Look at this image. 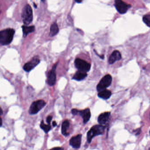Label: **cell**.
<instances>
[{
    "label": "cell",
    "mask_w": 150,
    "mask_h": 150,
    "mask_svg": "<svg viewBox=\"0 0 150 150\" xmlns=\"http://www.w3.org/2000/svg\"><path fill=\"white\" fill-rule=\"evenodd\" d=\"M122 58L121 53L119 51L115 50L113 52L109 59V63L110 64H113L115 61L119 60Z\"/></svg>",
    "instance_id": "cell-11"
},
{
    "label": "cell",
    "mask_w": 150,
    "mask_h": 150,
    "mask_svg": "<svg viewBox=\"0 0 150 150\" xmlns=\"http://www.w3.org/2000/svg\"><path fill=\"white\" fill-rule=\"evenodd\" d=\"M81 138L82 135L79 134L77 136L73 137L71 138L69 141V144L70 145L75 149H78L80 147L81 143Z\"/></svg>",
    "instance_id": "cell-10"
},
{
    "label": "cell",
    "mask_w": 150,
    "mask_h": 150,
    "mask_svg": "<svg viewBox=\"0 0 150 150\" xmlns=\"http://www.w3.org/2000/svg\"><path fill=\"white\" fill-rule=\"evenodd\" d=\"M22 17L23 22L25 25H29L32 22L33 19L32 9L29 4H27L24 7L22 12Z\"/></svg>",
    "instance_id": "cell-3"
},
{
    "label": "cell",
    "mask_w": 150,
    "mask_h": 150,
    "mask_svg": "<svg viewBox=\"0 0 150 150\" xmlns=\"http://www.w3.org/2000/svg\"><path fill=\"white\" fill-rule=\"evenodd\" d=\"M23 28V35L24 37H26L27 36L28 34L31 33L33 32L35 30V27L34 26H22Z\"/></svg>",
    "instance_id": "cell-15"
},
{
    "label": "cell",
    "mask_w": 150,
    "mask_h": 150,
    "mask_svg": "<svg viewBox=\"0 0 150 150\" xmlns=\"http://www.w3.org/2000/svg\"><path fill=\"white\" fill-rule=\"evenodd\" d=\"M111 92L108 89H106L100 92L98 94V97L104 100H107L109 99L111 97Z\"/></svg>",
    "instance_id": "cell-14"
},
{
    "label": "cell",
    "mask_w": 150,
    "mask_h": 150,
    "mask_svg": "<svg viewBox=\"0 0 150 150\" xmlns=\"http://www.w3.org/2000/svg\"><path fill=\"white\" fill-rule=\"evenodd\" d=\"M78 114L82 117L83 123H86L89 121L91 117V113L90 109L87 108L82 110H79Z\"/></svg>",
    "instance_id": "cell-12"
},
{
    "label": "cell",
    "mask_w": 150,
    "mask_h": 150,
    "mask_svg": "<svg viewBox=\"0 0 150 150\" xmlns=\"http://www.w3.org/2000/svg\"><path fill=\"white\" fill-rule=\"evenodd\" d=\"M143 22L150 27V15H146L143 18Z\"/></svg>",
    "instance_id": "cell-20"
},
{
    "label": "cell",
    "mask_w": 150,
    "mask_h": 150,
    "mask_svg": "<svg viewBox=\"0 0 150 150\" xmlns=\"http://www.w3.org/2000/svg\"><path fill=\"white\" fill-rule=\"evenodd\" d=\"M115 6L119 13L123 14L127 13L128 10L131 8V5L127 4L120 0H116L115 1Z\"/></svg>",
    "instance_id": "cell-7"
},
{
    "label": "cell",
    "mask_w": 150,
    "mask_h": 150,
    "mask_svg": "<svg viewBox=\"0 0 150 150\" xmlns=\"http://www.w3.org/2000/svg\"><path fill=\"white\" fill-rule=\"evenodd\" d=\"M1 13V9H0V14Z\"/></svg>",
    "instance_id": "cell-27"
},
{
    "label": "cell",
    "mask_w": 150,
    "mask_h": 150,
    "mask_svg": "<svg viewBox=\"0 0 150 150\" xmlns=\"http://www.w3.org/2000/svg\"><path fill=\"white\" fill-rule=\"evenodd\" d=\"M57 63L53 66L51 70H50L47 74V82L49 86H52L55 85L56 81V69L57 68Z\"/></svg>",
    "instance_id": "cell-8"
},
{
    "label": "cell",
    "mask_w": 150,
    "mask_h": 150,
    "mask_svg": "<svg viewBox=\"0 0 150 150\" xmlns=\"http://www.w3.org/2000/svg\"><path fill=\"white\" fill-rule=\"evenodd\" d=\"M75 65L79 71L87 73L91 69V65L84 60L77 58L75 60Z\"/></svg>",
    "instance_id": "cell-4"
},
{
    "label": "cell",
    "mask_w": 150,
    "mask_h": 150,
    "mask_svg": "<svg viewBox=\"0 0 150 150\" xmlns=\"http://www.w3.org/2000/svg\"><path fill=\"white\" fill-rule=\"evenodd\" d=\"M51 150H64V148L61 147H54L51 149Z\"/></svg>",
    "instance_id": "cell-23"
},
{
    "label": "cell",
    "mask_w": 150,
    "mask_h": 150,
    "mask_svg": "<svg viewBox=\"0 0 150 150\" xmlns=\"http://www.w3.org/2000/svg\"><path fill=\"white\" fill-rule=\"evenodd\" d=\"M79 110L77 109H73L72 110V113L73 115H77L78 114Z\"/></svg>",
    "instance_id": "cell-22"
},
{
    "label": "cell",
    "mask_w": 150,
    "mask_h": 150,
    "mask_svg": "<svg viewBox=\"0 0 150 150\" xmlns=\"http://www.w3.org/2000/svg\"><path fill=\"white\" fill-rule=\"evenodd\" d=\"M45 105L46 102L43 100H38L33 102L29 108V114L32 115L37 114Z\"/></svg>",
    "instance_id": "cell-5"
},
{
    "label": "cell",
    "mask_w": 150,
    "mask_h": 150,
    "mask_svg": "<svg viewBox=\"0 0 150 150\" xmlns=\"http://www.w3.org/2000/svg\"><path fill=\"white\" fill-rule=\"evenodd\" d=\"M40 60L37 57H35L24 65L23 69L27 72H29L40 63Z\"/></svg>",
    "instance_id": "cell-9"
},
{
    "label": "cell",
    "mask_w": 150,
    "mask_h": 150,
    "mask_svg": "<svg viewBox=\"0 0 150 150\" xmlns=\"http://www.w3.org/2000/svg\"><path fill=\"white\" fill-rule=\"evenodd\" d=\"M40 127L41 129L45 131L46 133H48L51 129V126L50 125H46L43 121H42L40 124Z\"/></svg>",
    "instance_id": "cell-19"
},
{
    "label": "cell",
    "mask_w": 150,
    "mask_h": 150,
    "mask_svg": "<svg viewBox=\"0 0 150 150\" xmlns=\"http://www.w3.org/2000/svg\"><path fill=\"white\" fill-rule=\"evenodd\" d=\"M15 31L13 29L8 28L0 31V45H9L11 43Z\"/></svg>",
    "instance_id": "cell-1"
},
{
    "label": "cell",
    "mask_w": 150,
    "mask_h": 150,
    "mask_svg": "<svg viewBox=\"0 0 150 150\" xmlns=\"http://www.w3.org/2000/svg\"></svg>",
    "instance_id": "cell-29"
},
{
    "label": "cell",
    "mask_w": 150,
    "mask_h": 150,
    "mask_svg": "<svg viewBox=\"0 0 150 150\" xmlns=\"http://www.w3.org/2000/svg\"><path fill=\"white\" fill-rule=\"evenodd\" d=\"M3 114V110H2V109L0 107V116H1Z\"/></svg>",
    "instance_id": "cell-26"
},
{
    "label": "cell",
    "mask_w": 150,
    "mask_h": 150,
    "mask_svg": "<svg viewBox=\"0 0 150 150\" xmlns=\"http://www.w3.org/2000/svg\"><path fill=\"white\" fill-rule=\"evenodd\" d=\"M59 31V27L57 25V23L55 22L53 23L50 27V33H49L50 36H55V35H56L58 33Z\"/></svg>",
    "instance_id": "cell-16"
},
{
    "label": "cell",
    "mask_w": 150,
    "mask_h": 150,
    "mask_svg": "<svg viewBox=\"0 0 150 150\" xmlns=\"http://www.w3.org/2000/svg\"><path fill=\"white\" fill-rule=\"evenodd\" d=\"M2 125V119L1 117H0V127H1Z\"/></svg>",
    "instance_id": "cell-25"
},
{
    "label": "cell",
    "mask_w": 150,
    "mask_h": 150,
    "mask_svg": "<svg viewBox=\"0 0 150 150\" xmlns=\"http://www.w3.org/2000/svg\"><path fill=\"white\" fill-rule=\"evenodd\" d=\"M52 117L51 116H47V118L46 121L47 122L48 125H50L51 123V120H52Z\"/></svg>",
    "instance_id": "cell-21"
},
{
    "label": "cell",
    "mask_w": 150,
    "mask_h": 150,
    "mask_svg": "<svg viewBox=\"0 0 150 150\" xmlns=\"http://www.w3.org/2000/svg\"><path fill=\"white\" fill-rule=\"evenodd\" d=\"M105 127L104 125H95L88 131L87 134V139L89 143H91L92 140L94 137L98 135H102L105 131Z\"/></svg>",
    "instance_id": "cell-2"
},
{
    "label": "cell",
    "mask_w": 150,
    "mask_h": 150,
    "mask_svg": "<svg viewBox=\"0 0 150 150\" xmlns=\"http://www.w3.org/2000/svg\"><path fill=\"white\" fill-rule=\"evenodd\" d=\"M148 150H150V147L149 148V149H148Z\"/></svg>",
    "instance_id": "cell-28"
},
{
    "label": "cell",
    "mask_w": 150,
    "mask_h": 150,
    "mask_svg": "<svg viewBox=\"0 0 150 150\" xmlns=\"http://www.w3.org/2000/svg\"><path fill=\"white\" fill-rule=\"evenodd\" d=\"M52 124H53V127H55L57 125V123H56V122L55 121H54V122H53Z\"/></svg>",
    "instance_id": "cell-24"
},
{
    "label": "cell",
    "mask_w": 150,
    "mask_h": 150,
    "mask_svg": "<svg viewBox=\"0 0 150 150\" xmlns=\"http://www.w3.org/2000/svg\"><path fill=\"white\" fill-rule=\"evenodd\" d=\"M111 113L109 112H106L101 114L98 117V123L101 125H103L106 123L109 119Z\"/></svg>",
    "instance_id": "cell-13"
},
{
    "label": "cell",
    "mask_w": 150,
    "mask_h": 150,
    "mask_svg": "<svg viewBox=\"0 0 150 150\" xmlns=\"http://www.w3.org/2000/svg\"><path fill=\"white\" fill-rule=\"evenodd\" d=\"M87 76V73L83 72L82 71L78 70L74 74L73 78L75 80L79 81L84 79Z\"/></svg>",
    "instance_id": "cell-18"
},
{
    "label": "cell",
    "mask_w": 150,
    "mask_h": 150,
    "mask_svg": "<svg viewBox=\"0 0 150 150\" xmlns=\"http://www.w3.org/2000/svg\"></svg>",
    "instance_id": "cell-30"
},
{
    "label": "cell",
    "mask_w": 150,
    "mask_h": 150,
    "mask_svg": "<svg viewBox=\"0 0 150 150\" xmlns=\"http://www.w3.org/2000/svg\"><path fill=\"white\" fill-rule=\"evenodd\" d=\"M70 123L68 120L64 121L61 126V133L64 136H67L69 135V133L67 132V129L69 128Z\"/></svg>",
    "instance_id": "cell-17"
},
{
    "label": "cell",
    "mask_w": 150,
    "mask_h": 150,
    "mask_svg": "<svg viewBox=\"0 0 150 150\" xmlns=\"http://www.w3.org/2000/svg\"></svg>",
    "instance_id": "cell-31"
},
{
    "label": "cell",
    "mask_w": 150,
    "mask_h": 150,
    "mask_svg": "<svg viewBox=\"0 0 150 150\" xmlns=\"http://www.w3.org/2000/svg\"><path fill=\"white\" fill-rule=\"evenodd\" d=\"M112 80V77L110 74H107L104 76L97 86V91L100 92L105 89L106 88L110 86Z\"/></svg>",
    "instance_id": "cell-6"
}]
</instances>
